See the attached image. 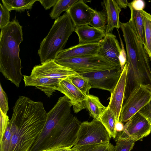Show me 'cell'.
I'll return each instance as SVG.
<instances>
[{"instance_id": "cell-1", "label": "cell", "mask_w": 151, "mask_h": 151, "mask_svg": "<svg viewBox=\"0 0 151 151\" xmlns=\"http://www.w3.org/2000/svg\"><path fill=\"white\" fill-rule=\"evenodd\" d=\"M13 110L9 123L11 134L9 151H31L46 121L43 104L19 96Z\"/></svg>"}, {"instance_id": "cell-2", "label": "cell", "mask_w": 151, "mask_h": 151, "mask_svg": "<svg viewBox=\"0 0 151 151\" xmlns=\"http://www.w3.org/2000/svg\"><path fill=\"white\" fill-rule=\"evenodd\" d=\"M125 44L128 63L125 93L129 95L142 85L151 90V68L149 57L136 30L132 18L120 22Z\"/></svg>"}, {"instance_id": "cell-3", "label": "cell", "mask_w": 151, "mask_h": 151, "mask_svg": "<svg viewBox=\"0 0 151 151\" xmlns=\"http://www.w3.org/2000/svg\"><path fill=\"white\" fill-rule=\"evenodd\" d=\"M23 35L22 26L16 17L0 32V71L17 87L23 77L19 55Z\"/></svg>"}, {"instance_id": "cell-4", "label": "cell", "mask_w": 151, "mask_h": 151, "mask_svg": "<svg viewBox=\"0 0 151 151\" xmlns=\"http://www.w3.org/2000/svg\"><path fill=\"white\" fill-rule=\"evenodd\" d=\"M75 28L66 12L55 19L48 34L41 42L38 51L41 63L55 60L64 50Z\"/></svg>"}, {"instance_id": "cell-5", "label": "cell", "mask_w": 151, "mask_h": 151, "mask_svg": "<svg viewBox=\"0 0 151 151\" xmlns=\"http://www.w3.org/2000/svg\"><path fill=\"white\" fill-rule=\"evenodd\" d=\"M72 106L70 100L66 96L59 98L54 107L47 113L44 127L31 151H40L44 142L52 131L64 127L73 120L74 116L71 113Z\"/></svg>"}, {"instance_id": "cell-6", "label": "cell", "mask_w": 151, "mask_h": 151, "mask_svg": "<svg viewBox=\"0 0 151 151\" xmlns=\"http://www.w3.org/2000/svg\"><path fill=\"white\" fill-rule=\"evenodd\" d=\"M55 60L58 64L69 68L78 73L107 70L120 66L116 65L99 54Z\"/></svg>"}, {"instance_id": "cell-7", "label": "cell", "mask_w": 151, "mask_h": 151, "mask_svg": "<svg viewBox=\"0 0 151 151\" xmlns=\"http://www.w3.org/2000/svg\"><path fill=\"white\" fill-rule=\"evenodd\" d=\"M109 132L99 120L93 119L91 122L81 123L74 146L99 144L110 142Z\"/></svg>"}, {"instance_id": "cell-8", "label": "cell", "mask_w": 151, "mask_h": 151, "mask_svg": "<svg viewBox=\"0 0 151 151\" xmlns=\"http://www.w3.org/2000/svg\"><path fill=\"white\" fill-rule=\"evenodd\" d=\"M151 100V90L140 85L132 91L123 105L119 121L127 122Z\"/></svg>"}, {"instance_id": "cell-9", "label": "cell", "mask_w": 151, "mask_h": 151, "mask_svg": "<svg viewBox=\"0 0 151 151\" xmlns=\"http://www.w3.org/2000/svg\"><path fill=\"white\" fill-rule=\"evenodd\" d=\"M151 132V125L139 112H137L124 125L123 130L117 133L115 141L131 138L136 141L149 135Z\"/></svg>"}, {"instance_id": "cell-10", "label": "cell", "mask_w": 151, "mask_h": 151, "mask_svg": "<svg viewBox=\"0 0 151 151\" xmlns=\"http://www.w3.org/2000/svg\"><path fill=\"white\" fill-rule=\"evenodd\" d=\"M122 71L120 66H119L112 69L79 74L88 78L92 88L111 93L119 81Z\"/></svg>"}, {"instance_id": "cell-11", "label": "cell", "mask_w": 151, "mask_h": 151, "mask_svg": "<svg viewBox=\"0 0 151 151\" xmlns=\"http://www.w3.org/2000/svg\"><path fill=\"white\" fill-rule=\"evenodd\" d=\"M78 74L72 69L58 64L55 60H51L35 66L30 76L63 80Z\"/></svg>"}, {"instance_id": "cell-12", "label": "cell", "mask_w": 151, "mask_h": 151, "mask_svg": "<svg viewBox=\"0 0 151 151\" xmlns=\"http://www.w3.org/2000/svg\"><path fill=\"white\" fill-rule=\"evenodd\" d=\"M128 63L127 62L119 81L112 91L107 106L114 114L116 122L119 121L120 114L124 100Z\"/></svg>"}, {"instance_id": "cell-13", "label": "cell", "mask_w": 151, "mask_h": 151, "mask_svg": "<svg viewBox=\"0 0 151 151\" xmlns=\"http://www.w3.org/2000/svg\"><path fill=\"white\" fill-rule=\"evenodd\" d=\"M58 91L63 94L69 99L74 113H77L86 109L85 101L86 96L73 85L69 77L60 82Z\"/></svg>"}, {"instance_id": "cell-14", "label": "cell", "mask_w": 151, "mask_h": 151, "mask_svg": "<svg viewBox=\"0 0 151 151\" xmlns=\"http://www.w3.org/2000/svg\"><path fill=\"white\" fill-rule=\"evenodd\" d=\"M100 44L99 54L118 65H120L119 56L121 47L116 36L111 33H106Z\"/></svg>"}, {"instance_id": "cell-15", "label": "cell", "mask_w": 151, "mask_h": 151, "mask_svg": "<svg viewBox=\"0 0 151 151\" xmlns=\"http://www.w3.org/2000/svg\"><path fill=\"white\" fill-rule=\"evenodd\" d=\"M25 86H33L43 92L48 97L58 91L60 82L62 80L45 77L23 76Z\"/></svg>"}, {"instance_id": "cell-16", "label": "cell", "mask_w": 151, "mask_h": 151, "mask_svg": "<svg viewBox=\"0 0 151 151\" xmlns=\"http://www.w3.org/2000/svg\"><path fill=\"white\" fill-rule=\"evenodd\" d=\"M100 46L99 42L87 44H78L64 49L58 54L55 60L98 54Z\"/></svg>"}, {"instance_id": "cell-17", "label": "cell", "mask_w": 151, "mask_h": 151, "mask_svg": "<svg viewBox=\"0 0 151 151\" xmlns=\"http://www.w3.org/2000/svg\"><path fill=\"white\" fill-rule=\"evenodd\" d=\"M91 8L83 0H78L66 12L75 27L89 25L91 19Z\"/></svg>"}, {"instance_id": "cell-18", "label": "cell", "mask_w": 151, "mask_h": 151, "mask_svg": "<svg viewBox=\"0 0 151 151\" xmlns=\"http://www.w3.org/2000/svg\"><path fill=\"white\" fill-rule=\"evenodd\" d=\"M74 31L78 36L80 44L99 42L106 35L104 30L94 28L88 25L75 27Z\"/></svg>"}, {"instance_id": "cell-19", "label": "cell", "mask_w": 151, "mask_h": 151, "mask_svg": "<svg viewBox=\"0 0 151 151\" xmlns=\"http://www.w3.org/2000/svg\"><path fill=\"white\" fill-rule=\"evenodd\" d=\"M107 17V25L106 26V33H111L114 28H120L119 15L121 8L115 0H107L103 1Z\"/></svg>"}, {"instance_id": "cell-20", "label": "cell", "mask_w": 151, "mask_h": 151, "mask_svg": "<svg viewBox=\"0 0 151 151\" xmlns=\"http://www.w3.org/2000/svg\"><path fill=\"white\" fill-rule=\"evenodd\" d=\"M85 106L88 111L90 115L93 119L99 120L107 108L101 103L98 97L90 94L86 96Z\"/></svg>"}, {"instance_id": "cell-21", "label": "cell", "mask_w": 151, "mask_h": 151, "mask_svg": "<svg viewBox=\"0 0 151 151\" xmlns=\"http://www.w3.org/2000/svg\"><path fill=\"white\" fill-rule=\"evenodd\" d=\"M99 120L104 126L111 137L115 139L117 134L115 129V116L113 112L107 106L100 117Z\"/></svg>"}, {"instance_id": "cell-22", "label": "cell", "mask_w": 151, "mask_h": 151, "mask_svg": "<svg viewBox=\"0 0 151 151\" xmlns=\"http://www.w3.org/2000/svg\"><path fill=\"white\" fill-rule=\"evenodd\" d=\"M142 17L145 33L144 48L151 60V14L144 10L140 11Z\"/></svg>"}, {"instance_id": "cell-23", "label": "cell", "mask_w": 151, "mask_h": 151, "mask_svg": "<svg viewBox=\"0 0 151 151\" xmlns=\"http://www.w3.org/2000/svg\"><path fill=\"white\" fill-rule=\"evenodd\" d=\"M37 0H2L3 4L10 11L15 10L22 12L31 9Z\"/></svg>"}, {"instance_id": "cell-24", "label": "cell", "mask_w": 151, "mask_h": 151, "mask_svg": "<svg viewBox=\"0 0 151 151\" xmlns=\"http://www.w3.org/2000/svg\"><path fill=\"white\" fill-rule=\"evenodd\" d=\"M128 7L131 11L130 17L132 19L136 30L144 45L145 42V29L140 11L134 10L130 6Z\"/></svg>"}, {"instance_id": "cell-25", "label": "cell", "mask_w": 151, "mask_h": 151, "mask_svg": "<svg viewBox=\"0 0 151 151\" xmlns=\"http://www.w3.org/2000/svg\"><path fill=\"white\" fill-rule=\"evenodd\" d=\"M78 0H58L50 14L52 19H57L61 13L67 10Z\"/></svg>"}, {"instance_id": "cell-26", "label": "cell", "mask_w": 151, "mask_h": 151, "mask_svg": "<svg viewBox=\"0 0 151 151\" xmlns=\"http://www.w3.org/2000/svg\"><path fill=\"white\" fill-rule=\"evenodd\" d=\"M91 19L89 25L95 28L105 31L107 22L106 15L103 12L90 9Z\"/></svg>"}, {"instance_id": "cell-27", "label": "cell", "mask_w": 151, "mask_h": 151, "mask_svg": "<svg viewBox=\"0 0 151 151\" xmlns=\"http://www.w3.org/2000/svg\"><path fill=\"white\" fill-rule=\"evenodd\" d=\"M73 83L84 94H89L92 88L88 78L78 73L77 75L69 77Z\"/></svg>"}, {"instance_id": "cell-28", "label": "cell", "mask_w": 151, "mask_h": 151, "mask_svg": "<svg viewBox=\"0 0 151 151\" xmlns=\"http://www.w3.org/2000/svg\"><path fill=\"white\" fill-rule=\"evenodd\" d=\"M114 151H130L136 141L131 138L119 139L116 141Z\"/></svg>"}, {"instance_id": "cell-29", "label": "cell", "mask_w": 151, "mask_h": 151, "mask_svg": "<svg viewBox=\"0 0 151 151\" xmlns=\"http://www.w3.org/2000/svg\"><path fill=\"white\" fill-rule=\"evenodd\" d=\"M112 144L110 142L80 146L82 151H109Z\"/></svg>"}, {"instance_id": "cell-30", "label": "cell", "mask_w": 151, "mask_h": 151, "mask_svg": "<svg viewBox=\"0 0 151 151\" xmlns=\"http://www.w3.org/2000/svg\"><path fill=\"white\" fill-rule=\"evenodd\" d=\"M0 28L1 29L10 22V11L0 3Z\"/></svg>"}, {"instance_id": "cell-31", "label": "cell", "mask_w": 151, "mask_h": 151, "mask_svg": "<svg viewBox=\"0 0 151 151\" xmlns=\"http://www.w3.org/2000/svg\"><path fill=\"white\" fill-rule=\"evenodd\" d=\"M0 144L3 140L6 130L9 123V120L7 115L5 114L0 109Z\"/></svg>"}, {"instance_id": "cell-32", "label": "cell", "mask_w": 151, "mask_h": 151, "mask_svg": "<svg viewBox=\"0 0 151 151\" xmlns=\"http://www.w3.org/2000/svg\"><path fill=\"white\" fill-rule=\"evenodd\" d=\"M0 109L3 113L6 115H7V112L9 109L8 98L1 83L0 84Z\"/></svg>"}, {"instance_id": "cell-33", "label": "cell", "mask_w": 151, "mask_h": 151, "mask_svg": "<svg viewBox=\"0 0 151 151\" xmlns=\"http://www.w3.org/2000/svg\"><path fill=\"white\" fill-rule=\"evenodd\" d=\"M117 29L120 42L121 48V50L119 54V58L121 66V70L122 71L127 62V55L124 47V44L121 38L118 29Z\"/></svg>"}, {"instance_id": "cell-34", "label": "cell", "mask_w": 151, "mask_h": 151, "mask_svg": "<svg viewBox=\"0 0 151 151\" xmlns=\"http://www.w3.org/2000/svg\"><path fill=\"white\" fill-rule=\"evenodd\" d=\"M151 125V100L138 112Z\"/></svg>"}, {"instance_id": "cell-35", "label": "cell", "mask_w": 151, "mask_h": 151, "mask_svg": "<svg viewBox=\"0 0 151 151\" xmlns=\"http://www.w3.org/2000/svg\"><path fill=\"white\" fill-rule=\"evenodd\" d=\"M130 6L133 9L138 11L143 10L145 6V2L142 0H134L129 3L128 6Z\"/></svg>"}, {"instance_id": "cell-36", "label": "cell", "mask_w": 151, "mask_h": 151, "mask_svg": "<svg viewBox=\"0 0 151 151\" xmlns=\"http://www.w3.org/2000/svg\"><path fill=\"white\" fill-rule=\"evenodd\" d=\"M58 0H37L40 2L45 10L50 9L51 7L54 6Z\"/></svg>"}, {"instance_id": "cell-37", "label": "cell", "mask_w": 151, "mask_h": 151, "mask_svg": "<svg viewBox=\"0 0 151 151\" xmlns=\"http://www.w3.org/2000/svg\"><path fill=\"white\" fill-rule=\"evenodd\" d=\"M115 1L121 8H127L129 3L126 0H116Z\"/></svg>"}, {"instance_id": "cell-38", "label": "cell", "mask_w": 151, "mask_h": 151, "mask_svg": "<svg viewBox=\"0 0 151 151\" xmlns=\"http://www.w3.org/2000/svg\"><path fill=\"white\" fill-rule=\"evenodd\" d=\"M124 125L123 123L120 121L116 122L115 125V129L118 133L121 132L123 129Z\"/></svg>"}, {"instance_id": "cell-39", "label": "cell", "mask_w": 151, "mask_h": 151, "mask_svg": "<svg viewBox=\"0 0 151 151\" xmlns=\"http://www.w3.org/2000/svg\"><path fill=\"white\" fill-rule=\"evenodd\" d=\"M65 148H60L59 147H55L51 148H48L43 150L41 151H59Z\"/></svg>"}, {"instance_id": "cell-40", "label": "cell", "mask_w": 151, "mask_h": 151, "mask_svg": "<svg viewBox=\"0 0 151 151\" xmlns=\"http://www.w3.org/2000/svg\"><path fill=\"white\" fill-rule=\"evenodd\" d=\"M79 148V147L74 146L69 151H77Z\"/></svg>"}, {"instance_id": "cell-41", "label": "cell", "mask_w": 151, "mask_h": 151, "mask_svg": "<svg viewBox=\"0 0 151 151\" xmlns=\"http://www.w3.org/2000/svg\"><path fill=\"white\" fill-rule=\"evenodd\" d=\"M71 148H65L59 151H69Z\"/></svg>"}, {"instance_id": "cell-42", "label": "cell", "mask_w": 151, "mask_h": 151, "mask_svg": "<svg viewBox=\"0 0 151 151\" xmlns=\"http://www.w3.org/2000/svg\"><path fill=\"white\" fill-rule=\"evenodd\" d=\"M114 146L112 144L109 151H114Z\"/></svg>"}, {"instance_id": "cell-43", "label": "cell", "mask_w": 151, "mask_h": 151, "mask_svg": "<svg viewBox=\"0 0 151 151\" xmlns=\"http://www.w3.org/2000/svg\"><path fill=\"white\" fill-rule=\"evenodd\" d=\"M77 151H82L80 147H79V148Z\"/></svg>"}]
</instances>
